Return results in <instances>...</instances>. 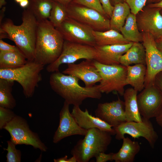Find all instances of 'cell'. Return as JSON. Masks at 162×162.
<instances>
[{
	"instance_id": "cell-1",
	"label": "cell",
	"mask_w": 162,
	"mask_h": 162,
	"mask_svg": "<svg viewBox=\"0 0 162 162\" xmlns=\"http://www.w3.org/2000/svg\"><path fill=\"white\" fill-rule=\"evenodd\" d=\"M22 23L16 25L10 19L0 25V33L14 41L27 60L35 59L38 21L28 7L23 11Z\"/></svg>"
},
{
	"instance_id": "cell-2",
	"label": "cell",
	"mask_w": 162,
	"mask_h": 162,
	"mask_svg": "<svg viewBox=\"0 0 162 162\" xmlns=\"http://www.w3.org/2000/svg\"><path fill=\"white\" fill-rule=\"evenodd\" d=\"M77 77L66 75L59 70L52 73L49 78L51 89L70 105L80 106L87 98L99 99L102 93L98 85L82 87Z\"/></svg>"
},
{
	"instance_id": "cell-3",
	"label": "cell",
	"mask_w": 162,
	"mask_h": 162,
	"mask_svg": "<svg viewBox=\"0 0 162 162\" xmlns=\"http://www.w3.org/2000/svg\"><path fill=\"white\" fill-rule=\"evenodd\" d=\"M64 41L49 20L38 21L34 60L44 66L52 63L60 56Z\"/></svg>"
},
{
	"instance_id": "cell-4",
	"label": "cell",
	"mask_w": 162,
	"mask_h": 162,
	"mask_svg": "<svg viewBox=\"0 0 162 162\" xmlns=\"http://www.w3.org/2000/svg\"><path fill=\"white\" fill-rule=\"evenodd\" d=\"M109 132L97 128L88 130L82 139L76 142L71 151L77 162H88L100 152H105L112 140Z\"/></svg>"
},
{
	"instance_id": "cell-5",
	"label": "cell",
	"mask_w": 162,
	"mask_h": 162,
	"mask_svg": "<svg viewBox=\"0 0 162 162\" xmlns=\"http://www.w3.org/2000/svg\"><path fill=\"white\" fill-rule=\"evenodd\" d=\"M44 65L35 60L14 69H0V78L16 81L22 86L25 97H32L42 80L41 72Z\"/></svg>"
},
{
	"instance_id": "cell-6",
	"label": "cell",
	"mask_w": 162,
	"mask_h": 162,
	"mask_svg": "<svg viewBox=\"0 0 162 162\" xmlns=\"http://www.w3.org/2000/svg\"><path fill=\"white\" fill-rule=\"evenodd\" d=\"M94 62L101 77L98 86L101 93L115 91L123 96L124 87L127 85V67L121 64H104L95 60Z\"/></svg>"
},
{
	"instance_id": "cell-7",
	"label": "cell",
	"mask_w": 162,
	"mask_h": 162,
	"mask_svg": "<svg viewBox=\"0 0 162 162\" xmlns=\"http://www.w3.org/2000/svg\"><path fill=\"white\" fill-rule=\"evenodd\" d=\"M97 50L95 47L64 40L61 53L57 59L47 65V71L53 73L59 70L63 64L74 63L81 59L96 60Z\"/></svg>"
},
{
	"instance_id": "cell-8",
	"label": "cell",
	"mask_w": 162,
	"mask_h": 162,
	"mask_svg": "<svg viewBox=\"0 0 162 162\" xmlns=\"http://www.w3.org/2000/svg\"><path fill=\"white\" fill-rule=\"evenodd\" d=\"M9 133L10 140L16 145H30L41 151L46 152L47 147L40 139L37 133L29 128L26 121L17 115L4 128Z\"/></svg>"
},
{
	"instance_id": "cell-9",
	"label": "cell",
	"mask_w": 162,
	"mask_h": 162,
	"mask_svg": "<svg viewBox=\"0 0 162 162\" xmlns=\"http://www.w3.org/2000/svg\"><path fill=\"white\" fill-rule=\"evenodd\" d=\"M66 7L68 17L94 31L104 32L110 29V19L94 10L72 2Z\"/></svg>"
},
{
	"instance_id": "cell-10",
	"label": "cell",
	"mask_w": 162,
	"mask_h": 162,
	"mask_svg": "<svg viewBox=\"0 0 162 162\" xmlns=\"http://www.w3.org/2000/svg\"><path fill=\"white\" fill-rule=\"evenodd\" d=\"M140 122L126 121L113 128L115 132L116 140H122L126 134L133 138L142 137L146 139L151 147L153 148L158 138V136L149 120L142 117Z\"/></svg>"
},
{
	"instance_id": "cell-11",
	"label": "cell",
	"mask_w": 162,
	"mask_h": 162,
	"mask_svg": "<svg viewBox=\"0 0 162 162\" xmlns=\"http://www.w3.org/2000/svg\"><path fill=\"white\" fill-rule=\"evenodd\" d=\"M56 28L64 40L94 47L96 46L92 34L93 30L71 18L68 17Z\"/></svg>"
},
{
	"instance_id": "cell-12",
	"label": "cell",
	"mask_w": 162,
	"mask_h": 162,
	"mask_svg": "<svg viewBox=\"0 0 162 162\" xmlns=\"http://www.w3.org/2000/svg\"><path fill=\"white\" fill-rule=\"evenodd\" d=\"M142 44L146 56L147 71L145 87L154 83L156 75L162 71V53L158 48L155 39L148 33H142Z\"/></svg>"
},
{
	"instance_id": "cell-13",
	"label": "cell",
	"mask_w": 162,
	"mask_h": 162,
	"mask_svg": "<svg viewBox=\"0 0 162 162\" xmlns=\"http://www.w3.org/2000/svg\"><path fill=\"white\" fill-rule=\"evenodd\" d=\"M137 95L142 117L149 119L157 116L162 105V93L154 83L145 87Z\"/></svg>"
},
{
	"instance_id": "cell-14",
	"label": "cell",
	"mask_w": 162,
	"mask_h": 162,
	"mask_svg": "<svg viewBox=\"0 0 162 162\" xmlns=\"http://www.w3.org/2000/svg\"><path fill=\"white\" fill-rule=\"evenodd\" d=\"M161 9L151 7L143 8L136 15V21L140 32L148 33L155 40L162 36V15Z\"/></svg>"
},
{
	"instance_id": "cell-15",
	"label": "cell",
	"mask_w": 162,
	"mask_h": 162,
	"mask_svg": "<svg viewBox=\"0 0 162 162\" xmlns=\"http://www.w3.org/2000/svg\"><path fill=\"white\" fill-rule=\"evenodd\" d=\"M70 104L64 101L59 113V122L53 138V142L56 143L63 139L74 135L85 136L88 130L80 127L72 116L69 110Z\"/></svg>"
},
{
	"instance_id": "cell-16",
	"label": "cell",
	"mask_w": 162,
	"mask_h": 162,
	"mask_svg": "<svg viewBox=\"0 0 162 162\" xmlns=\"http://www.w3.org/2000/svg\"><path fill=\"white\" fill-rule=\"evenodd\" d=\"M94 62V60L85 59L78 64H68L67 68L62 73L77 77L84 82L86 87L92 86L101 80Z\"/></svg>"
},
{
	"instance_id": "cell-17",
	"label": "cell",
	"mask_w": 162,
	"mask_h": 162,
	"mask_svg": "<svg viewBox=\"0 0 162 162\" xmlns=\"http://www.w3.org/2000/svg\"><path fill=\"white\" fill-rule=\"evenodd\" d=\"M71 113L79 126L82 128L88 130L97 128L109 132L112 135H115L112 127L99 118L90 114L86 109L83 111L79 106H74Z\"/></svg>"
},
{
	"instance_id": "cell-18",
	"label": "cell",
	"mask_w": 162,
	"mask_h": 162,
	"mask_svg": "<svg viewBox=\"0 0 162 162\" xmlns=\"http://www.w3.org/2000/svg\"><path fill=\"white\" fill-rule=\"evenodd\" d=\"M94 113L96 117L113 128L126 121L124 109L117 107L112 102L99 103Z\"/></svg>"
},
{
	"instance_id": "cell-19",
	"label": "cell",
	"mask_w": 162,
	"mask_h": 162,
	"mask_svg": "<svg viewBox=\"0 0 162 162\" xmlns=\"http://www.w3.org/2000/svg\"><path fill=\"white\" fill-rule=\"evenodd\" d=\"M133 42L124 44L96 46L97 57L95 61L106 65L120 64L119 59L130 47Z\"/></svg>"
},
{
	"instance_id": "cell-20",
	"label": "cell",
	"mask_w": 162,
	"mask_h": 162,
	"mask_svg": "<svg viewBox=\"0 0 162 162\" xmlns=\"http://www.w3.org/2000/svg\"><path fill=\"white\" fill-rule=\"evenodd\" d=\"M137 91L133 88H128L124 92V112L126 121H142L137 101Z\"/></svg>"
},
{
	"instance_id": "cell-21",
	"label": "cell",
	"mask_w": 162,
	"mask_h": 162,
	"mask_svg": "<svg viewBox=\"0 0 162 162\" xmlns=\"http://www.w3.org/2000/svg\"><path fill=\"white\" fill-rule=\"evenodd\" d=\"M126 82L137 92L142 91L145 88L146 74V67L143 64H137L127 67Z\"/></svg>"
},
{
	"instance_id": "cell-22",
	"label": "cell",
	"mask_w": 162,
	"mask_h": 162,
	"mask_svg": "<svg viewBox=\"0 0 162 162\" xmlns=\"http://www.w3.org/2000/svg\"><path fill=\"white\" fill-rule=\"evenodd\" d=\"M122 140L121 148L117 152L113 154V160L116 162H133L140 151V144L128 137H124Z\"/></svg>"
},
{
	"instance_id": "cell-23",
	"label": "cell",
	"mask_w": 162,
	"mask_h": 162,
	"mask_svg": "<svg viewBox=\"0 0 162 162\" xmlns=\"http://www.w3.org/2000/svg\"><path fill=\"white\" fill-rule=\"evenodd\" d=\"M119 63L126 67L132 64L146 65V52L142 43L133 42L126 52L121 56Z\"/></svg>"
},
{
	"instance_id": "cell-24",
	"label": "cell",
	"mask_w": 162,
	"mask_h": 162,
	"mask_svg": "<svg viewBox=\"0 0 162 162\" xmlns=\"http://www.w3.org/2000/svg\"><path fill=\"white\" fill-rule=\"evenodd\" d=\"M92 34L97 46L124 44L131 42L124 38L119 32L112 29L104 32L93 30Z\"/></svg>"
},
{
	"instance_id": "cell-25",
	"label": "cell",
	"mask_w": 162,
	"mask_h": 162,
	"mask_svg": "<svg viewBox=\"0 0 162 162\" xmlns=\"http://www.w3.org/2000/svg\"><path fill=\"white\" fill-rule=\"evenodd\" d=\"M130 13V8L125 2L115 3L110 19V29L120 32V29L124 24L127 17Z\"/></svg>"
},
{
	"instance_id": "cell-26",
	"label": "cell",
	"mask_w": 162,
	"mask_h": 162,
	"mask_svg": "<svg viewBox=\"0 0 162 162\" xmlns=\"http://www.w3.org/2000/svg\"><path fill=\"white\" fill-rule=\"evenodd\" d=\"M27 60L20 50L0 51V69H14L26 63Z\"/></svg>"
},
{
	"instance_id": "cell-27",
	"label": "cell",
	"mask_w": 162,
	"mask_h": 162,
	"mask_svg": "<svg viewBox=\"0 0 162 162\" xmlns=\"http://www.w3.org/2000/svg\"><path fill=\"white\" fill-rule=\"evenodd\" d=\"M120 32L126 40L130 42H142V34L139 30L136 15L130 13L127 17Z\"/></svg>"
},
{
	"instance_id": "cell-28",
	"label": "cell",
	"mask_w": 162,
	"mask_h": 162,
	"mask_svg": "<svg viewBox=\"0 0 162 162\" xmlns=\"http://www.w3.org/2000/svg\"><path fill=\"white\" fill-rule=\"evenodd\" d=\"M54 0H30L28 7L38 21L48 20Z\"/></svg>"
},
{
	"instance_id": "cell-29",
	"label": "cell",
	"mask_w": 162,
	"mask_h": 162,
	"mask_svg": "<svg viewBox=\"0 0 162 162\" xmlns=\"http://www.w3.org/2000/svg\"><path fill=\"white\" fill-rule=\"evenodd\" d=\"M14 82L0 78V107L12 109L16 105L12 94Z\"/></svg>"
},
{
	"instance_id": "cell-30",
	"label": "cell",
	"mask_w": 162,
	"mask_h": 162,
	"mask_svg": "<svg viewBox=\"0 0 162 162\" xmlns=\"http://www.w3.org/2000/svg\"><path fill=\"white\" fill-rule=\"evenodd\" d=\"M68 17L66 6L54 0L49 18L51 23L58 27Z\"/></svg>"
},
{
	"instance_id": "cell-31",
	"label": "cell",
	"mask_w": 162,
	"mask_h": 162,
	"mask_svg": "<svg viewBox=\"0 0 162 162\" xmlns=\"http://www.w3.org/2000/svg\"><path fill=\"white\" fill-rule=\"evenodd\" d=\"M8 146L4 149L7 151L6 155L7 162H20L21 152L16 148V145L10 140L7 141Z\"/></svg>"
},
{
	"instance_id": "cell-32",
	"label": "cell",
	"mask_w": 162,
	"mask_h": 162,
	"mask_svg": "<svg viewBox=\"0 0 162 162\" xmlns=\"http://www.w3.org/2000/svg\"><path fill=\"white\" fill-rule=\"evenodd\" d=\"M71 2L94 10L108 18L99 0H73Z\"/></svg>"
},
{
	"instance_id": "cell-33",
	"label": "cell",
	"mask_w": 162,
	"mask_h": 162,
	"mask_svg": "<svg viewBox=\"0 0 162 162\" xmlns=\"http://www.w3.org/2000/svg\"><path fill=\"white\" fill-rule=\"evenodd\" d=\"M16 115L12 109L0 107V129H3Z\"/></svg>"
},
{
	"instance_id": "cell-34",
	"label": "cell",
	"mask_w": 162,
	"mask_h": 162,
	"mask_svg": "<svg viewBox=\"0 0 162 162\" xmlns=\"http://www.w3.org/2000/svg\"><path fill=\"white\" fill-rule=\"evenodd\" d=\"M148 0H126L129 6L131 13L136 15L145 6Z\"/></svg>"
},
{
	"instance_id": "cell-35",
	"label": "cell",
	"mask_w": 162,
	"mask_h": 162,
	"mask_svg": "<svg viewBox=\"0 0 162 162\" xmlns=\"http://www.w3.org/2000/svg\"><path fill=\"white\" fill-rule=\"evenodd\" d=\"M108 18L110 19L114 8L110 0H99Z\"/></svg>"
},
{
	"instance_id": "cell-36",
	"label": "cell",
	"mask_w": 162,
	"mask_h": 162,
	"mask_svg": "<svg viewBox=\"0 0 162 162\" xmlns=\"http://www.w3.org/2000/svg\"><path fill=\"white\" fill-rule=\"evenodd\" d=\"M113 153L106 154L105 152H100L95 157L96 162H106L108 161H113Z\"/></svg>"
},
{
	"instance_id": "cell-37",
	"label": "cell",
	"mask_w": 162,
	"mask_h": 162,
	"mask_svg": "<svg viewBox=\"0 0 162 162\" xmlns=\"http://www.w3.org/2000/svg\"><path fill=\"white\" fill-rule=\"evenodd\" d=\"M20 50L16 46L10 45L0 40V51L9 52Z\"/></svg>"
},
{
	"instance_id": "cell-38",
	"label": "cell",
	"mask_w": 162,
	"mask_h": 162,
	"mask_svg": "<svg viewBox=\"0 0 162 162\" xmlns=\"http://www.w3.org/2000/svg\"><path fill=\"white\" fill-rule=\"evenodd\" d=\"M154 83L162 93V71L156 76Z\"/></svg>"
},
{
	"instance_id": "cell-39",
	"label": "cell",
	"mask_w": 162,
	"mask_h": 162,
	"mask_svg": "<svg viewBox=\"0 0 162 162\" xmlns=\"http://www.w3.org/2000/svg\"><path fill=\"white\" fill-rule=\"evenodd\" d=\"M54 162H77L75 157L72 156L69 159L68 158V156L65 155L64 157L57 159H54Z\"/></svg>"
},
{
	"instance_id": "cell-40",
	"label": "cell",
	"mask_w": 162,
	"mask_h": 162,
	"mask_svg": "<svg viewBox=\"0 0 162 162\" xmlns=\"http://www.w3.org/2000/svg\"><path fill=\"white\" fill-rule=\"evenodd\" d=\"M155 118L157 123L162 128V105Z\"/></svg>"
},
{
	"instance_id": "cell-41",
	"label": "cell",
	"mask_w": 162,
	"mask_h": 162,
	"mask_svg": "<svg viewBox=\"0 0 162 162\" xmlns=\"http://www.w3.org/2000/svg\"><path fill=\"white\" fill-rule=\"evenodd\" d=\"M148 6L151 7L158 8L162 9V0L158 2L149 4Z\"/></svg>"
},
{
	"instance_id": "cell-42",
	"label": "cell",
	"mask_w": 162,
	"mask_h": 162,
	"mask_svg": "<svg viewBox=\"0 0 162 162\" xmlns=\"http://www.w3.org/2000/svg\"><path fill=\"white\" fill-rule=\"evenodd\" d=\"M29 4V1L28 0H22L19 3L20 7L25 8H27Z\"/></svg>"
},
{
	"instance_id": "cell-43",
	"label": "cell",
	"mask_w": 162,
	"mask_h": 162,
	"mask_svg": "<svg viewBox=\"0 0 162 162\" xmlns=\"http://www.w3.org/2000/svg\"><path fill=\"white\" fill-rule=\"evenodd\" d=\"M155 40L158 48L162 53V39H156Z\"/></svg>"
},
{
	"instance_id": "cell-44",
	"label": "cell",
	"mask_w": 162,
	"mask_h": 162,
	"mask_svg": "<svg viewBox=\"0 0 162 162\" xmlns=\"http://www.w3.org/2000/svg\"><path fill=\"white\" fill-rule=\"evenodd\" d=\"M66 6L71 3L73 0H55Z\"/></svg>"
},
{
	"instance_id": "cell-45",
	"label": "cell",
	"mask_w": 162,
	"mask_h": 162,
	"mask_svg": "<svg viewBox=\"0 0 162 162\" xmlns=\"http://www.w3.org/2000/svg\"><path fill=\"white\" fill-rule=\"evenodd\" d=\"M6 10V8L5 7H3L2 10H0V25L2 23V19L4 17V13Z\"/></svg>"
},
{
	"instance_id": "cell-46",
	"label": "cell",
	"mask_w": 162,
	"mask_h": 162,
	"mask_svg": "<svg viewBox=\"0 0 162 162\" xmlns=\"http://www.w3.org/2000/svg\"><path fill=\"white\" fill-rule=\"evenodd\" d=\"M6 4L5 0H0V8H2V7Z\"/></svg>"
},
{
	"instance_id": "cell-47",
	"label": "cell",
	"mask_w": 162,
	"mask_h": 162,
	"mask_svg": "<svg viewBox=\"0 0 162 162\" xmlns=\"http://www.w3.org/2000/svg\"><path fill=\"white\" fill-rule=\"evenodd\" d=\"M116 1L115 3L118 2H125L126 0H116Z\"/></svg>"
},
{
	"instance_id": "cell-48",
	"label": "cell",
	"mask_w": 162,
	"mask_h": 162,
	"mask_svg": "<svg viewBox=\"0 0 162 162\" xmlns=\"http://www.w3.org/2000/svg\"><path fill=\"white\" fill-rule=\"evenodd\" d=\"M22 0H15L16 2L17 3H20Z\"/></svg>"
},
{
	"instance_id": "cell-49",
	"label": "cell",
	"mask_w": 162,
	"mask_h": 162,
	"mask_svg": "<svg viewBox=\"0 0 162 162\" xmlns=\"http://www.w3.org/2000/svg\"><path fill=\"white\" fill-rule=\"evenodd\" d=\"M151 2H153L154 1H155L156 0H149Z\"/></svg>"
},
{
	"instance_id": "cell-50",
	"label": "cell",
	"mask_w": 162,
	"mask_h": 162,
	"mask_svg": "<svg viewBox=\"0 0 162 162\" xmlns=\"http://www.w3.org/2000/svg\"><path fill=\"white\" fill-rule=\"evenodd\" d=\"M160 39H162V36L161 38Z\"/></svg>"
}]
</instances>
